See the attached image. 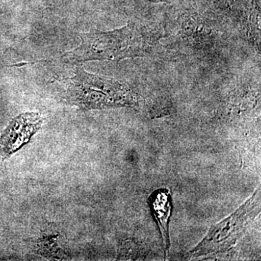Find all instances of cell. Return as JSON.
<instances>
[{"label": "cell", "instance_id": "obj_3", "mask_svg": "<svg viewBox=\"0 0 261 261\" xmlns=\"http://www.w3.org/2000/svg\"><path fill=\"white\" fill-rule=\"evenodd\" d=\"M258 190L236 212L211 227L205 238L190 252L192 257L228 251L237 243L245 230L247 221L256 210Z\"/></svg>", "mask_w": 261, "mask_h": 261}, {"label": "cell", "instance_id": "obj_7", "mask_svg": "<svg viewBox=\"0 0 261 261\" xmlns=\"http://www.w3.org/2000/svg\"><path fill=\"white\" fill-rule=\"evenodd\" d=\"M149 1L154 2V3H166V0H149Z\"/></svg>", "mask_w": 261, "mask_h": 261}, {"label": "cell", "instance_id": "obj_4", "mask_svg": "<svg viewBox=\"0 0 261 261\" xmlns=\"http://www.w3.org/2000/svg\"><path fill=\"white\" fill-rule=\"evenodd\" d=\"M43 120L38 113H23L10 122L0 137V160L10 159L28 144L42 128Z\"/></svg>", "mask_w": 261, "mask_h": 261}, {"label": "cell", "instance_id": "obj_5", "mask_svg": "<svg viewBox=\"0 0 261 261\" xmlns=\"http://www.w3.org/2000/svg\"><path fill=\"white\" fill-rule=\"evenodd\" d=\"M149 204L159 224L165 250L168 253L171 245L169 236V222L172 211L171 194L166 190H156L149 197Z\"/></svg>", "mask_w": 261, "mask_h": 261}, {"label": "cell", "instance_id": "obj_6", "mask_svg": "<svg viewBox=\"0 0 261 261\" xmlns=\"http://www.w3.org/2000/svg\"><path fill=\"white\" fill-rule=\"evenodd\" d=\"M58 237L47 236L41 238L37 244V252L43 256L53 259H63L66 257L60 247Z\"/></svg>", "mask_w": 261, "mask_h": 261}, {"label": "cell", "instance_id": "obj_2", "mask_svg": "<svg viewBox=\"0 0 261 261\" xmlns=\"http://www.w3.org/2000/svg\"><path fill=\"white\" fill-rule=\"evenodd\" d=\"M65 103L82 111L134 106L137 97L126 83L88 73L77 67L65 91Z\"/></svg>", "mask_w": 261, "mask_h": 261}, {"label": "cell", "instance_id": "obj_1", "mask_svg": "<svg viewBox=\"0 0 261 261\" xmlns=\"http://www.w3.org/2000/svg\"><path fill=\"white\" fill-rule=\"evenodd\" d=\"M81 43L55 61L80 63L91 61L119 62L147 56L155 44V35L140 23H129L116 30L80 34Z\"/></svg>", "mask_w": 261, "mask_h": 261}]
</instances>
